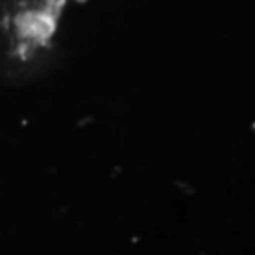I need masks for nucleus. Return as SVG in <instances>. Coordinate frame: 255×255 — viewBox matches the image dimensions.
I'll list each match as a JSON object with an SVG mask.
<instances>
[{"mask_svg": "<svg viewBox=\"0 0 255 255\" xmlns=\"http://www.w3.org/2000/svg\"><path fill=\"white\" fill-rule=\"evenodd\" d=\"M73 0H0V50L15 66L50 50Z\"/></svg>", "mask_w": 255, "mask_h": 255, "instance_id": "f257e3e1", "label": "nucleus"}]
</instances>
